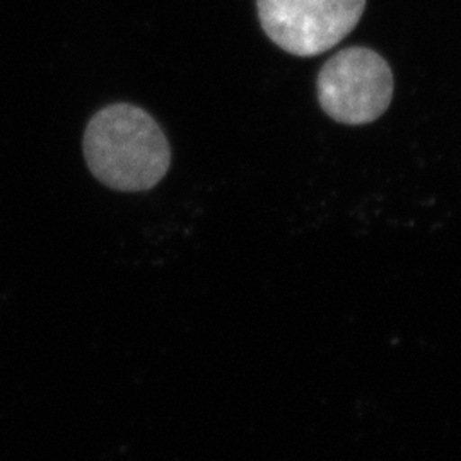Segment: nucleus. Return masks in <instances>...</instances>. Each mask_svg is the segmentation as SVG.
<instances>
[{
    "label": "nucleus",
    "instance_id": "1",
    "mask_svg": "<svg viewBox=\"0 0 461 461\" xmlns=\"http://www.w3.org/2000/svg\"><path fill=\"white\" fill-rule=\"evenodd\" d=\"M84 158L93 176L104 186L116 192H146L165 178L171 149L148 112L115 103L89 120Z\"/></svg>",
    "mask_w": 461,
    "mask_h": 461
},
{
    "label": "nucleus",
    "instance_id": "2",
    "mask_svg": "<svg viewBox=\"0 0 461 461\" xmlns=\"http://www.w3.org/2000/svg\"><path fill=\"white\" fill-rule=\"evenodd\" d=\"M393 74L378 51L348 47L321 67L316 93L321 110L346 125H366L383 115L393 98Z\"/></svg>",
    "mask_w": 461,
    "mask_h": 461
},
{
    "label": "nucleus",
    "instance_id": "3",
    "mask_svg": "<svg viewBox=\"0 0 461 461\" xmlns=\"http://www.w3.org/2000/svg\"><path fill=\"white\" fill-rule=\"evenodd\" d=\"M265 34L296 57H316L359 24L366 0H257Z\"/></svg>",
    "mask_w": 461,
    "mask_h": 461
}]
</instances>
